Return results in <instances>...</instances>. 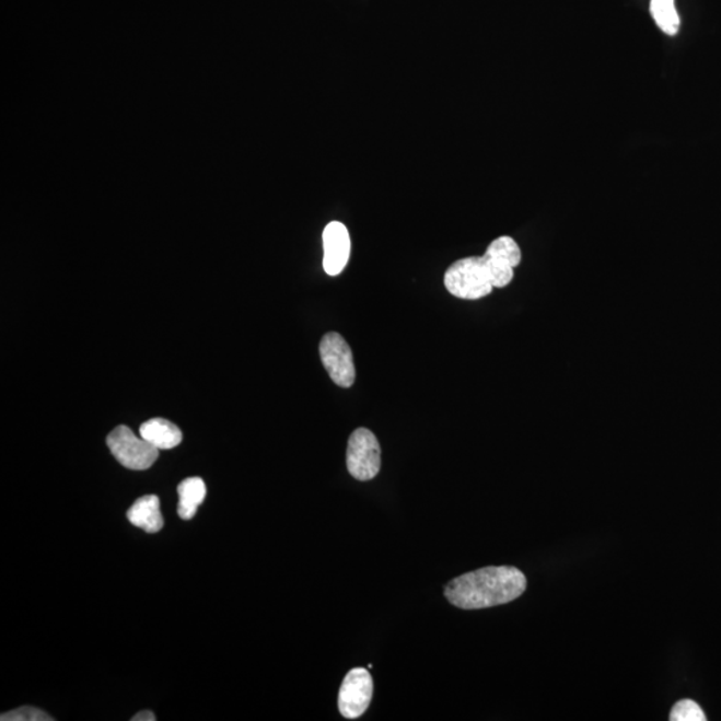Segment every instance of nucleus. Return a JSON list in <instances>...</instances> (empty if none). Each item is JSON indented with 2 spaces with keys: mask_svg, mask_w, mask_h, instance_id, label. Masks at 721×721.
I'll return each mask as SVG.
<instances>
[{
  "mask_svg": "<svg viewBox=\"0 0 721 721\" xmlns=\"http://www.w3.org/2000/svg\"><path fill=\"white\" fill-rule=\"evenodd\" d=\"M520 266L516 253L500 241L490 242L481 257H466L450 266L444 276L447 292L460 300L477 301L513 281Z\"/></svg>",
  "mask_w": 721,
  "mask_h": 721,
  "instance_id": "1",
  "label": "nucleus"
},
{
  "mask_svg": "<svg viewBox=\"0 0 721 721\" xmlns=\"http://www.w3.org/2000/svg\"><path fill=\"white\" fill-rule=\"evenodd\" d=\"M526 590V578L514 567H487L465 573L445 586L454 607L484 609L519 598Z\"/></svg>",
  "mask_w": 721,
  "mask_h": 721,
  "instance_id": "2",
  "label": "nucleus"
},
{
  "mask_svg": "<svg viewBox=\"0 0 721 721\" xmlns=\"http://www.w3.org/2000/svg\"><path fill=\"white\" fill-rule=\"evenodd\" d=\"M107 446L113 456L131 470H147L159 458L160 450L142 438H137L129 427L115 428L107 435Z\"/></svg>",
  "mask_w": 721,
  "mask_h": 721,
  "instance_id": "3",
  "label": "nucleus"
},
{
  "mask_svg": "<svg viewBox=\"0 0 721 721\" xmlns=\"http://www.w3.org/2000/svg\"><path fill=\"white\" fill-rule=\"evenodd\" d=\"M347 465L359 481L373 480L381 469V446L374 433L367 428L356 429L348 442Z\"/></svg>",
  "mask_w": 721,
  "mask_h": 721,
  "instance_id": "4",
  "label": "nucleus"
},
{
  "mask_svg": "<svg viewBox=\"0 0 721 721\" xmlns=\"http://www.w3.org/2000/svg\"><path fill=\"white\" fill-rule=\"evenodd\" d=\"M321 361L333 383L339 387L353 386L356 381V367L353 353L347 339L336 332L327 333L319 344Z\"/></svg>",
  "mask_w": 721,
  "mask_h": 721,
  "instance_id": "5",
  "label": "nucleus"
},
{
  "mask_svg": "<svg viewBox=\"0 0 721 721\" xmlns=\"http://www.w3.org/2000/svg\"><path fill=\"white\" fill-rule=\"evenodd\" d=\"M373 698V678L367 670L354 668L345 676L338 695V708L344 718L359 719Z\"/></svg>",
  "mask_w": 721,
  "mask_h": 721,
  "instance_id": "6",
  "label": "nucleus"
},
{
  "mask_svg": "<svg viewBox=\"0 0 721 721\" xmlns=\"http://www.w3.org/2000/svg\"><path fill=\"white\" fill-rule=\"evenodd\" d=\"M324 270L327 276L336 277L347 268L350 257V235L347 226L333 221L324 230Z\"/></svg>",
  "mask_w": 721,
  "mask_h": 721,
  "instance_id": "7",
  "label": "nucleus"
},
{
  "mask_svg": "<svg viewBox=\"0 0 721 721\" xmlns=\"http://www.w3.org/2000/svg\"><path fill=\"white\" fill-rule=\"evenodd\" d=\"M127 519L144 532H160L163 528V518L159 497L150 495L138 499L127 512Z\"/></svg>",
  "mask_w": 721,
  "mask_h": 721,
  "instance_id": "8",
  "label": "nucleus"
},
{
  "mask_svg": "<svg viewBox=\"0 0 721 721\" xmlns=\"http://www.w3.org/2000/svg\"><path fill=\"white\" fill-rule=\"evenodd\" d=\"M139 434L160 451L173 450L182 441L179 428L165 420V418H153V420L142 423V427L139 428Z\"/></svg>",
  "mask_w": 721,
  "mask_h": 721,
  "instance_id": "9",
  "label": "nucleus"
},
{
  "mask_svg": "<svg viewBox=\"0 0 721 721\" xmlns=\"http://www.w3.org/2000/svg\"><path fill=\"white\" fill-rule=\"evenodd\" d=\"M178 514L182 520H191L196 516L198 507L206 497V485L202 478L190 477L182 481L178 487Z\"/></svg>",
  "mask_w": 721,
  "mask_h": 721,
  "instance_id": "10",
  "label": "nucleus"
},
{
  "mask_svg": "<svg viewBox=\"0 0 721 721\" xmlns=\"http://www.w3.org/2000/svg\"><path fill=\"white\" fill-rule=\"evenodd\" d=\"M651 12L658 27L666 35L674 36L681 28V16L675 0H651Z\"/></svg>",
  "mask_w": 721,
  "mask_h": 721,
  "instance_id": "11",
  "label": "nucleus"
},
{
  "mask_svg": "<svg viewBox=\"0 0 721 721\" xmlns=\"http://www.w3.org/2000/svg\"><path fill=\"white\" fill-rule=\"evenodd\" d=\"M671 721H706V713L694 700H682L676 702L671 711Z\"/></svg>",
  "mask_w": 721,
  "mask_h": 721,
  "instance_id": "12",
  "label": "nucleus"
},
{
  "mask_svg": "<svg viewBox=\"0 0 721 721\" xmlns=\"http://www.w3.org/2000/svg\"><path fill=\"white\" fill-rule=\"evenodd\" d=\"M2 721H53L54 719L50 717V714H47L44 711L38 710V708L34 707H22L18 708V710L10 711L8 713H3L2 718H0Z\"/></svg>",
  "mask_w": 721,
  "mask_h": 721,
  "instance_id": "13",
  "label": "nucleus"
},
{
  "mask_svg": "<svg viewBox=\"0 0 721 721\" xmlns=\"http://www.w3.org/2000/svg\"><path fill=\"white\" fill-rule=\"evenodd\" d=\"M132 721H155V714L150 711H142L136 714L135 718L131 719Z\"/></svg>",
  "mask_w": 721,
  "mask_h": 721,
  "instance_id": "14",
  "label": "nucleus"
}]
</instances>
